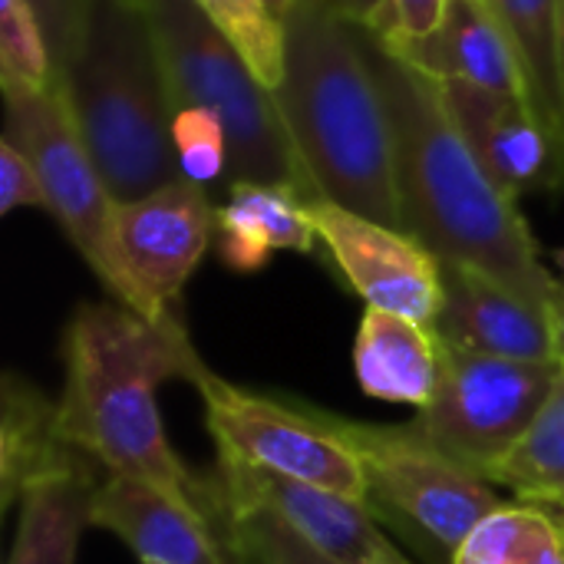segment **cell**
Segmentation results:
<instances>
[{"instance_id":"obj_1","label":"cell","mask_w":564,"mask_h":564,"mask_svg":"<svg viewBox=\"0 0 564 564\" xmlns=\"http://www.w3.org/2000/svg\"><path fill=\"white\" fill-rule=\"evenodd\" d=\"M364 40L390 116L400 228L443 264L482 271L552 314L562 281L542 264L539 241L519 202L473 155L436 79L403 63L367 23Z\"/></svg>"},{"instance_id":"obj_2","label":"cell","mask_w":564,"mask_h":564,"mask_svg":"<svg viewBox=\"0 0 564 564\" xmlns=\"http://www.w3.org/2000/svg\"><path fill=\"white\" fill-rule=\"evenodd\" d=\"M202 367L178 317L159 324L116 301L79 304L63 334L59 433L102 473L149 482L215 516V479H198L178 459L159 413V387L192 383Z\"/></svg>"},{"instance_id":"obj_3","label":"cell","mask_w":564,"mask_h":564,"mask_svg":"<svg viewBox=\"0 0 564 564\" xmlns=\"http://www.w3.org/2000/svg\"><path fill=\"white\" fill-rule=\"evenodd\" d=\"M271 96L311 195L400 228L390 116L367 56L364 20L344 0L294 3Z\"/></svg>"},{"instance_id":"obj_4","label":"cell","mask_w":564,"mask_h":564,"mask_svg":"<svg viewBox=\"0 0 564 564\" xmlns=\"http://www.w3.org/2000/svg\"><path fill=\"white\" fill-rule=\"evenodd\" d=\"M59 89L116 205L182 178L172 142L175 106L142 0L93 3Z\"/></svg>"},{"instance_id":"obj_5","label":"cell","mask_w":564,"mask_h":564,"mask_svg":"<svg viewBox=\"0 0 564 564\" xmlns=\"http://www.w3.org/2000/svg\"><path fill=\"white\" fill-rule=\"evenodd\" d=\"M175 112L198 106L228 132V182L294 185L311 202L307 175L284 132L271 89L221 36L195 0H142Z\"/></svg>"},{"instance_id":"obj_6","label":"cell","mask_w":564,"mask_h":564,"mask_svg":"<svg viewBox=\"0 0 564 564\" xmlns=\"http://www.w3.org/2000/svg\"><path fill=\"white\" fill-rule=\"evenodd\" d=\"M558 373V360H509L440 340V387L406 426L449 463L492 482L496 466L545 406Z\"/></svg>"},{"instance_id":"obj_7","label":"cell","mask_w":564,"mask_h":564,"mask_svg":"<svg viewBox=\"0 0 564 564\" xmlns=\"http://www.w3.org/2000/svg\"><path fill=\"white\" fill-rule=\"evenodd\" d=\"M307 410L357 453L373 516L387 512L403 529L426 535L446 555L506 502L492 482L440 456L406 423L377 426L311 403Z\"/></svg>"},{"instance_id":"obj_8","label":"cell","mask_w":564,"mask_h":564,"mask_svg":"<svg viewBox=\"0 0 564 564\" xmlns=\"http://www.w3.org/2000/svg\"><path fill=\"white\" fill-rule=\"evenodd\" d=\"M3 139L33 162L46 188L53 221L99 278L109 301L135 311L129 281L116 258V198L83 145L59 83L30 96H3Z\"/></svg>"},{"instance_id":"obj_9","label":"cell","mask_w":564,"mask_h":564,"mask_svg":"<svg viewBox=\"0 0 564 564\" xmlns=\"http://www.w3.org/2000/svg\"><path fill=\"white\" fill-rule=\"evenodd\" d=\"M192 387L202 393L218 453L367 502V479L357 453L334 436L307 403L248 393L212 373L208 364L195 373Z\"/></svg>"},{"instance_id":"obj_10","label":"cell","mask_w":564,"mask_h":564,"mask_svg":"<svg viewBox=\"0 0 564 564\" xmlns=\"http://www.w3.org/2000/svg\"><path fill=\"white\" fill-rule=\"evenodd\" d=\"M215 231L218 205H212L205 185L188 178L116 205V258L139 317L159 324L178 317L175 301L202 264Z\"/></svg>"},{"instance_id":"obj_11","label":"cell","mask_w":564,"mask_h":564,"mask_svg":"<svg viewBox=\"0 0 564 564\" xmlns=\"http://www.w3.org/2000/svg\"><path fill=\"white\" fill-rule=\"evenodd\" d=\"M317 241L367 307L393 311L433 327L443 307V261L403 228L314 198Z\"/></svg>"},{"instance_id":"obj_12","label":"cell","mask_w":564,"mask_h":564,"mask_svg":"<svg viewBox=\"0 0 564 564\" xmlns=\"http://www.w3.org/2000/svg\"><path fill=\"white\" fill-rule=\"evenodd\" d=\"M218 486L228 499L278 516L311 549L340 564H413L377 525L367 502L311 486L218 453Z\"/></svg>"},{"instance_id":"obj_13","label":"cell","mask_w":564,"mask_h":564,"mask_svg":"<svg viewBox=\"0 0 564 564\" xmlns=\"http://www.w3.org/2000/svg\"><path fill=\"white\" fill-rule=\"evenodd\" d=\"M440 96L489 178L512 195L558 192L564 185V139L525 96L473 83H436Z\"/></svg>"},{"instance_id":"obj_14","label":"cell","mask_w":564,"mask_h":564,"mask_svg":"<svg viewBox=\"0 0 564 564\" xmlns=\"http://www.w3.org/2000/svg\"><path fill=\"white\" fill-rule=\"evenodd\" d=\"M89 525L112 532L142 564H238L225 535L221 499L218 512L208 516L149 482L102 473L93 489Z\"/></svg>"},{"instance_id":"obj_15","label":"cell","mask_w":564,"mask_h":564,"mask_svg":"<svg viewBox=\"0 0 564 564\" xmlns=\"http://www.w3.org/2000/svg\"><path fill=\"white\" fill-rule=\"evenodd\" d=\"M440 340L509 360H555L552 314L463 264H443V307L433 321Z\"/></svg>"},{"instance_id":"obj_16","label":"cell","mask_w":564,"mask_h":564,"mask_svg":"<svg viewBox=\"0 0 564 564\" xmlns=\"http://www.w3.org/2000/svg\"><path fill=\"white\" fill-rule=\"evenodd\" d=\"M387 46L436 83H473L496 93L525 96V76L516 46L486 0H449L440 26L430 36L410 43L387 40Z\"/></svg>"},{"instance_id":"obj_17","label":"cell","mask_w":564,"mask_h":564,"mask_svg":"<svg viewBox=\"0 0 564 564\" xmlns=\"http://www.w3.org/2000/svg\"><path fill=\"white\" fill-rule=\"evenodd\" d=\"M215 235L218 258L238 274H258L278 251L314 254L317 248L311 198L294 185L228 182Z\"/></svg>"},{"instance_id":"obj_18","label":"cell","mask_w":564,"mask_h":564,"mask_svg":"<svg viewBox=\"0 0 564 564\" xmlns=\"http://www.w3.org/2000/svg\"><path fill=\"white\" fill-rule=\"evenodd\" d=\"M354 370L367 397L423 410L440 387V337L423 321L367 307L354 344Z\"/></svg>"},{"instance_id":"obj_19","label":"cell","mask_w":564,"mask_h":564,"mask_svg":"<svg viewBox=\"0 0 564 564\" xmlns=\"http://www.w3.org/2000/svg\"><path fill=\"white\" fill-rule=\"evenodd\" d=\"M96 482V463L89 459L33 479L17 502V532L7 564H76Z\"/></svg>"},{"instance_id":"obj_20","label":"cell","mask_w":564,"mask_h":564,"mask_svg":"<svg viewBox=\"0 0 564 564\" xmlns=\"http://www.w3.org/2000/svg\"><path fill=\"white\" fill-rule=\"evenodd\" d=\"M79 459L86 456L59 433L56 403L30 380L7 373L0 420V509L10 512L33 479Z\"/></svg>"},{"instance_id":"obj_21","label":"cell","mask_w":564,"mask_h":564,"mask_svg":"<svg viewBox=\"0 0 564 564\" xmlns=\"http://www.w3.org/2000/svg\"><path fill=\"white\" fill-rule=\"evenodd\" d=\"M506 26L535 112L564 139V0H486Z\"/></svg>"},{"instance_id":"obj_22","label":"cell","mask_w":564,"mask_h":564,"mask_svg":"<svg viewBox=\"0 0 564 564\" xmlns=\"http://www.w3.org/2000/svg\"><path fill=\"white\" fill-rule=\"evenodd\" d=\"M449 564H564V519L532 502H502L453 549Z\"/></svg>"},{"instance_id":"obj_23","label":"cell","mask_w":564,"mask_h":564,"mask_svg":"<svg viewBox=\"0 0 564 564\" xmlns=\"http://www.w3.org/2000/svg\"><path fill=\"white\" fill-rule=\"evenodd\" d=\"M492 486L564 519V367L525 436L496 466Z\"/></svg>"},{"instance_id":"obj_24","label":"cell","mask_w":564,"mask_h":564,"mask_svg":"<svg viewBox=\"0 0 564 564\" xmlns=\"http://www.w3.org/2000/svg\"><path fill=\"white\" fill-rule=\"evenodd\" d=\"M221 36L245 56L254 76L274 89L284 69V20L264 0H195Z\"/></svg>"},{"instance_id":"obj_25","label":"cell","mask_w":564,"mask_h":564,"mask_svg":"<svg viewBox=\"0 0 564 564\" xmlns=\"http://www.w3.org/2000/svg\"><path fill=\"white\" fill-rule=\"evenodd\" d=\"M46 33L23 0H0V86L3 96H30L56 86Z\"/></svg>"},{"instance_id":"obj_26","label":"cell","mask_w":564,"mask_h":564,"mask_svg":"<svg viewBox=\"0 0 564 564\" xmlns=\"http://www.w3.org/2000/svg\"><path fill=\"white\" fill-rule=\"evenodd\" d=\"M215 486H218V479H215ZM218 499H221L225 535H228V545H231L238 564H340L321 555L317 549H311L278 516L228 499L221 492V486H218Z\"/></svg>"},{"instance_id":"obj_27","label":"cell","mask_w":564,"mask_h":564,"mask_svg":"<svg viewBox=\"0 0 564 564\" xmlns=\"http://www.w3.org/2000/svg\"><path fill=\"white\" fill-rule=\"evenodd\" d=\"M172 142H175L182 178L208 188L221 175H228V159H231L228 132L215 112L198 109V106L178 109L172 122Z\"/></svg>"},{"instance_id":"obj_28","label":"cell","mask_w":564,"mask_h":564,"mask_svg":"<svg viewBox=\"0 0 564 564\" xmlns=\"http://www.w3.org/2000/svg\"><path fill=\"white\" fill-rule=\"evenodd\" d=\"M23 3L40 20L46 43H50V53H53V63H56V76H59L86 36L96 0H23Z\"/></svg>"},{"instance_id":"obj_29","label":"cell","mask_w":564,"mask_h":564,"mask_svg":"<svg viewBox=\"0 0 564 564\" xmlns=\"http://www.w3.org/2000/svg\"><path fill=\"white\" fill-rule=\"evenodd\" d=\"M449 0H383L380 13L373 23H367L373 33H380L390 43H410V40H423L430 36L443 13H446Z\"/></svg>"},{"instance_id":"obj_30","label":"cell","mask_w":564,"mask_h":564,"mask_svg":"<svg viewBox=\"0 0 564 564\" xmlns=\"http://www.w3.org/2000/svg\"><path fill=\"white\" fill-rule=\"evenodd\" d=\"M17 208H40L50 215V198L33 162L17 145L0 139V215Z\"/></svg>"},{"instance_id":"obj_31","label":"cell","mask_w":564,"mask_h":564,"mask_svg":"<svg viewBox=\"0 0 564 564\" xmlns=\"http://www.w3.org/2000/svg\"><path fill=\"white\" fill-rule=\"evenodd\" d=\"M552 330H555V360L564 367V288L555 311H552Z\"/></svg>"},{"instance_id":"obj_32","label":"cell","mask_w":564,"mask_h":564,"mask_svg":"<svg viewBox=\"0 0 564 564\" xmlns=\"http://www.w3.org/2000/svg\"><path fill=\"white\" fill-rule=\"evenodd\" d=\"M344 3H347V10H350L357 20H364V23H373L377 13H380V7H383V0H344Z\"/></svg>"},{"instance_id":"obj_33","label":"cell","mask_w":564,"mask_h":564,"mask_svg":"<svg viewBox=\"0 0 564 564\" xmlns=\"http://www.w3.org/2000/svg\"><path fill=\"white\" fill-rule=\"evenodd\" d=\"M264 3L271 7V13H274L278 20H284V17L294 10V3H297V0H264Z\"/></svg>"},{"instance_id":"obj_34","label":"cell","mask_w":564,"mask_h":564,"mask_svg":"<svg viewBox=\"0 0 564 564\" xmlns=\"http://www.w3.org/2000/svg\"><path fill=\"white\" fill-rule=\"evenodd\" d=\"M552 261H555V268H558V281H562V288H564V248L552 251Z\"/></svg>"}]
</instances>
